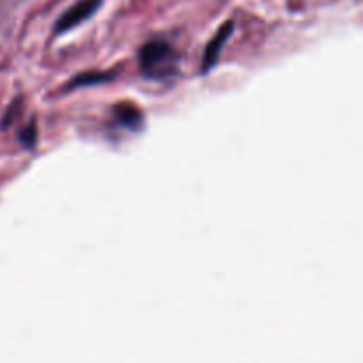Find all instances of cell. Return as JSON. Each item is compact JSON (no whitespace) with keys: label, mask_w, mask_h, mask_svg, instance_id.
Masks as SVG:
<instances>
[{"label":"cell","mask_w":363,"mask_h":363,"mask_svg":"<svg viewBox=\"0 0 363 363\" xmlns=\"http://www.w3.org/2000/svg\"><path fill=\"white\" fill-rule=\"evenodd\" d=\"M140 73L149 80L162 82L176 77L179 71V55L176 50L163 39H152L145 43L138 52Z\"/></svg>","instance_id":"1"},{"label":"cell","mask_w":363,"mask_h":363,"mask_svg":"<svg viewBox=\"0 0 363 363\" xmlns=\"http://www.w3.org/2000/svg\"><path fill=\"white\" fill-rule=\"evenodd\" d=\"M105 0H78L77 4L69 7L67 11H64L55 21V27L53 32L55 34H66V32L73 30L78 25H82L84 21H87L89 18L94 16L99 11V7L103 6Z\"/></svg>","instance_id":"2"},{"label":"cell","mask_w":363,"mask_h":363,"mask_svg":"<svg viewBox=\"0 0 363 363\" xmlns=\"http://www.w3.org/2000/svg\"><path fill=\"white\" fill-rule=\"evenodd\" d=\"M233 32H234V21H225V23L216 30V34L213 35L211 41L206 45L204 55H202V74L209 73V71L218 64L223 46L227 45V41H229Z\"/></svg>","instance_id":"3"},{"label":"cell","mask_w":363,"mask_h":363,"mask_svg":"<svg viewBox=\"0 0 363 363\" xmlns=\"http://www.w3.org/2000/svg\"><path fill=\"white\" fill-rule=\"evenodd\" d=\"M113 121H116L119 126L126 128L130 131H140L144 128V113L140 112L138 106L126 105V103H119L112 108Z\"/></svg>","instance_id":"4"},{"label":"cell","mask_w":363,"mask_h":363,"mask_svg":"<svg viewBox=\"0 0 363 363\" xmlns=\"http://www.w3.org/2000/svg\"><path fill=\"white\" fill-rule=\"evenodd\" d=\"M116 78L113 71H87V73L77 74L69 80L66 91H74V89L80 87H91V85H99L106 84V82H112Z\"/></svg>","instance_id":"5"},{"label":"cell","mask_w":363,"mask_h":363,"mask_svg":"<svg viewBox=\"0 0 363 363\" xmlns=\"http://www.w3.org/2000/svg\"><path fill=\"white\" fill-rule=\"evenodd\" d=\"M18 140L28 151L35 147V144H38V124H35V119H30V123L18 133Z\"/></svg>","instance_id":"6"},{"label":"cell","mask_w":363,"mask_h":363,"mask_svg":"<svg viewBox=\"0 0 363 363\" xmlns=\"http://www.w3.org/2000/svg\"><path fill=\"white\" fill-rule=\"evenodd\" d=\"M18 105H20V99H16V101L13 103V106H11V108L7 110L6 117H4V119H2V128H7L11 123H13L14 116H16V113L20 112V108H18Z\"/></svg>","instance_id":"7"}]
</instances>
